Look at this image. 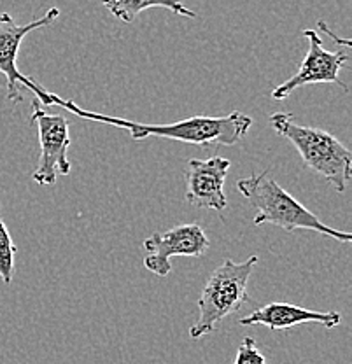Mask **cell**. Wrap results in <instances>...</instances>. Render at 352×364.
Instances as JSON below:
<instances>
[{
    "label": "cell",
    "mask_w": 352,
    "mask_h": 364,
    "mask_svg": "<svg viewBox=\"0 0 352 364\" xmlns=\"http://www.w3.org/2000/svg\"><path fill=\"white\" fill-rule=\"evenodd\" d=\"M58 16V7H51L39 20H33L26 25H18L9 13H0V74L6 77L7 98L13 104L23 102L21 86L32 91L39 102H43V104L46 102L48 91L41 85H37L33 79H30L28 75L21 74L20 68H18V53H20L21 43L30 32L51 25Z\"/></svg>",
    "instance_id": "5"
},
{
    "label": "cell",
    "mask_w": 352,
    "mask_h": 364,
    "mask_svg": "<svg viewBox=\"0 0 352 364\" xmlns=\"http://www.w3.org/2000/svg\"><path fill=\"white\" fill-rule=\"evenodd\" d=\"M342 321L338 312H317V310L304 309V306L291 305V303H270L240 318L242 326H267L279 331L289 329L300 324H323L324 328H336Z\"/></svg>",
    "instance_id": "10"
},
{
    "label": "cell",
    "mask_w": 352,
    "mask_h": 364,
    "mask_svg": "<svg viewBox=\"0 0 352 364\" xmlns=\"http://www.w3.org/2000/svg\"><path fill=\"white\" fill-rule=\"evenodd\" d=\"M237 189L256 210L255 219H252L255 226L274 225L286 231L309 230L326 235L343 244L352 242L351 233L324 225L305 205L289 195L268 172L238 179Z\"/></svg>",
    "instance_id": "2"
},
{
    "label": "cell",
    "mask_w": 352,
    "mask_h": 364,
    "mask_svg": "<svg viewBox=\"0 0 352 364\" xmlns=\"http://www.w3.org/2000/svg\"><path fill=\"white\" fill-rule=\"evenodd\" d=\"M105 9L119 21L132 23L142 11L151 7H164L186 18H195V11L188 9L181 0H100Z\"/></svg>",
    "instance_id": "11"
},
{
    "label": "cell",
    "mask_w": 352,
    "mask_h": 364,
    "mask_svg": "<svg viewBox=\"0 0 352 364\" xmlns=\"http://www.w3.org/2000/svg\"><path fill=\"white\" fill-rule=\"evenodd\" d=\"M14 257H16V244L13 242L4 219L0 218V279L6 284L13 282Z\"/></svg>",
    "instance_id": "12"
},
{
    "label": "cell",
    "mask_w": 352,
    "mask_h": 364,
    "mask_svg": "<svg viewBox=\"0 0 352 364\" xmlns=\"http://www.w3.org/2000/svg\"><path fill=\"white\" fill-rule=\"evenodd\" d=\"M44 105H58L88 121L111 124L114 128H123L134 140H144L147 136H161V139L181 140V142L196 144V146H235L252 127V117L245 116L240 111H233L226 116H193L169 124H144L123 117L107 116V114L92 112L79 107L75 102L58 97L48 91Z\"/></svg>",
    "instance_id": "1"
},
{
    "label": "cell",
    "mask_w": 352,
    "mask_h": 364,
    "mask_svg": "<svg viewBox=\"0 0 352 364\" xmlns=\"http://www.w3.org/2000/svg\"><path fill=\"white\" fill-rule=\"evenodd\" d=\"M230 159L212 156L209 159H189L186 168V200L200 208L221 212L228 205L225 182L228 177Z\"/></svg>",
    "instance_id": "9"
},
{
    "label": "cell",
    "mask_w": 352,
    "mask_h": 364,
    "mask_svg": "<svg viewBox=\"0 0 352 364\" xmlns=\"http://www.w3.org/2000/svg\"><path fill=\"white\" fill-rule=\"evenodd\" d=\"M317 25H319V28H323L324 32H328L329 36H331L333 39L336 41V44H340V46H346V48H351V41H349V39H338V37H336L335 33H333L331 30L328 28V25H326V23H324V21H319V23H317Z\"/></svg>",
    "instance_id": "14"
},
{
    "label": "cell",
    "mask_w": 352,
    "mask_h": 364,
    "mask_svg": "<svg viewBox=\"0 0 352 364\" xmlns=\"http://www.w3.org/2000/svg\"><path fill=\"white\" fill-rule=\"evenodd\" d=\"M147 250L144 267L158 277L172 272V257H198L210 249V240L203 228L196 223L179 225L164 233H153L144 240Z\"/></svg>",
    "instance_id": "7"
},
{
    "label": "cell",
    "mask_w": 352,
    "mask_h": 364,
    "mask_svg": "<svg viewBox=\"0 0 352 364\" xmlns=\"http://www.w3.org/2000/svg\"><path fill=\"white\" fill-rule=\"evenodd\" d=\"M304 36L309 39V51L305 60L293 77L272 91L274 100H284L293 91L306 85H336L346 91L349 90L338 75L349 62V55L346 51H328L314 30H305Z\"/></svg>",
    "instance_id": "8"
},
{
    "label": "cell",
    "mask_w": 352,
    "mask_h": 364,
    "mask_svg": "<svg viewBox=\"0 0 352 364\" xmlns=\"http://www.w3.org/2000/svg\"><path fill=\"white\" fill-rule=\"evenodd\" d=\"M256 264L258 256L247 257L242 263L225 259L221 267L212 272L196 303L198 317L189 328V338L198 340L210 335L223 318L232 316L249 301L247 282Z\"/></svg>",
    "instance_id": "4"
},
{
    "label": "cell",
    "mask_w": 352,
    "mask_h": 364,
    "mask_svg": "<svg viewBox=\"0 0 352 364\" xmlns=\"http://www.w3.org/2000/svg\"><path fill=\"white\" fill-rule=\"evenodd\" d=\"M233 364H267V359L258 350L256 340L251 336H245L238 347Z\"/></svg>",
    "instance_id": "13"
},
{
    "label": "cell",
    "mask_w": 352,
    "mask_h": 364,
    "mask_svg": "<svg viewBox=\"0 0 352 364\" xmlns=\"http://www.w3.org/2000/svg\"><path fill=\"white\" fill-rule=\"evenodd\" d=\"M30 121L37 127L39 134L41 156L32 179L39 186H53L60 176H69V121L62 114H49L41 109L39 100L32 102Z\"/></svg>",
    "instance_id": "6"
},
{
    "label": "cell",
    "mask_w": 352,
    "mask_h": 364,
    "mask_svg": "<svg viewBox=\"0 0 352 364\" xmlns=\"http://www.w3.org/2000/svg\"><path fill=\"white\" fill-rule=\"evenodd\" d=\"M268 121L279 135L297 147L306 168L323 177L335 191H346L352 177V153L349 147L321 128L298 124L293 114L275 112L268 117Z\"/></svg>",
    "instance_id": "3"
}]
</instances>
